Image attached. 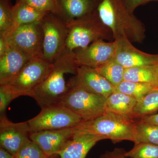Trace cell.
Returning a JSON list of instances; mask_svg holds the SVG:
<instances>
[{
	"label": "cell",
	"mask_w": 158,
	"mask_h": 158,
	"mask_svg": "<svg viewBox=\"0 0 158 158\" xmlns=\"http://www.w3.org/2000/svg\"><path fill=\"white\" fill-rule=\"evenodd\" d=\"M79 66L73 52H64L52 63L48 74L36 88L31 97L41 109L59 105L69 88L65 81V74L74 75Z\"/></svg>",
	"instance_id": "obj_2"
},
{
	"label": "cell",
	"mask_w": 158,
	"mask_h": 158,
	"mask_svg": "<svg viewBox=\"0 0 158 158\" xmlns=\"http://www.w3.org/2000/svg\"><path fill=\"white\" fill-rule=\"evenodd\" d=\"M106 98L78 88H69L59 105L69 109L84 121L93 120L106 113Z\"/></svg>",
	"instance_id": "obj_5"
},
{
	"label": "cell",
	"mask_w": 158,
	"mask_h": 158,
	"mask_svg": "<svg viewBox=\"0 0 158 158\" xmlns=\"http://www.w3.org/2000/svg\"><path fill=\"white\" fill-rule=\"evenodd\" d=\"M155 68L156 77V87L158 89V61L155 65Z\"/></svg>",
	"instance_id": "obj_35"
},
{
	"label": "cell",
	"mask_w": 158,
	"mask_h": 158,
	"mask_svg": "<svg viewBox=\"0 0 158 158\" xmlns=\"http://www.w3.org/2000/svg\"><path fill=\"white\" fill-rule=\"evenodd\" d=\"M31 129L28 121L15 123L7 116L0 118L1 147L15 156L27 140Z\"/></svg>",
	"instance_id": "obj_12"
},
{
	"label": "cell",
	"mask_w": 158,
	"mask_h": 158,
	"mask_svg": "<svg viewBox=\"0 0 158 158\" xmlns=\"http://www.w3.org/2000/svg\"><path fill=\"white\" fill-rule=\"evenodd\" d=\"M52 63L43 58L31 60L14 78L6 85L21 96H32L36 88L45 79L50 71Z\"/></svg>",
	"instance_id": "obj_9"
},
{
	"label": "cell",
	"mask_w": 158,
	"mask_h": 158,
	"mask_svg": "<svg viewBox=\"0 0 158 158\" xmlns=\"http://www.w3.org/2000/svg\"><path fill=\"white\" fill-rule=\"evenodd\" d=\"M12 8L15 20L13 28L22 25L40 22L48 13L37 10L21 0H19Z\"/></svg>",
	"instance_id": "obj_19"
},
{
	"label": "cell",
	"mask_w": 158,
	"mask_h": 158,
	"mask_svg": "<svg viewBox=\"0 0 158 158\" xmlns=\"http://www.w3.org/2000/svg\"><path fill=\"white\" fill-rule=\"evenodd\" d=\"M15 156L12 155L8 151L3 148L0 147V158H15Z\"/></svg>",
	"instance_id": "obj_34"
},
{
	"label": "cell",
	"mask_w": 158,
	"mask_h": 158,
	"mask_svg": "<svg viewBox=\"0 0 158 158\" xmlns=\"http://www.w3.org/2000/svg\"><path fill=\"white\" fill-rule=\"evenodd\" d=\"M126 156L129 158H158V145L135 143L131 149L126 151Z\"/></svg>",
	"instance_id": "obj_26"
},
{
	"label": "cell",
	"mask_w": 158,
	"mask_h": 158,
	"mask_svg": "<svg viewBox=\"0 0 158 158\" xmlns=\"http://www.w3.org/2000/svg\"><path fill=\"white\" fill-rule=\"evenodd\" d=\"M156 88V86L152 84L123 81L115 88L114 92H121L127 94L138 101Z\"/></svg>",
	"instance_id": "obj_24"
},
{
	"label": "cell",
	"mask_w": 158,
	"mask_h": 158,
	"mask_svg": "<svg viewBox=\"0 0 158 158\" xmlns=\"http://www.w3.org/2000/svg\"><path fill=\"white\" fill-rule=\"evenodd\" d=\"M152 1H158V0H150V2H152Z\"/></svg>",
	"instance_id": "obj_37"
},
{
	"label": "cell",
	"mask_w": 158,
	"mask_h": 158,
	"mask_svg": "<svg viewBox=\"0 0 158 158\" xmlns=\"http://www.w3.org/2000/svg\"><path fill=\"white\" fill-rule=\"evenodd\" d=\"M158 111V89L156 88L137 101L131 118L138 119L154 114Z\"/></svg>",
	"instance_id": "obj_20"
},
{
	"label": "cell",
	"mask_w": 158,
	"mask_h": 158,
	"mask_svg": "<svg viewBox=\"0 0 158 158\" xmlns=\"http://www.w3.org/2000/svg\"><path fill=\"white\" fill-rule=\"evenodd\" d=\"M137 102L136 99L127 94L114 92L106 98V113H116L131 117Z\"/></svg>",
	"instance_id": "obj_18"
},
{
	"label": "cell",
	"mask_w": 158,
	"mask_h": 158,
	"mask_svg": "<svg viewBox=\"0 0 158 158\" xmlns=\"http://www.w3.org/2000/svg\"><path fill=\"white\" fill-rule=\"evenodd\" d=\"M40 11L58 13V0H21Z\"/></svg>",
	"instance_id": "obj_29"
},
{
	"label": "cell",
	"mask_w": 158,
	"mask_h": 158,
	"mask_svg": "<svg viewBox=\"0 0 158 158\" xmlns=\"http://www.w3.org/2000/svg\"><path fill=\"white\" fill-rule=\"evenodd\" d=\"M77 126L61 129L31 132L30 139L37 144L48 157L57 154L77 131Z\"/></svg>",
	"instance_id": "obj_13"
},
{
	"label": "cell",
	"mask_w": 158,
	"mask_h": 158,
	"mask_svg": "<svg viewBox=\"0 0 158 158\" xmlns=\"http://www.w3.org/2000/svg\"><path fill=\"white\" fill-rule=\"evenodd\" d=\"M67 24L68 34L64 52L85 48L99 40L114 39L112 31L102 22L96 10L92 14Z\"/></svg>",
	"instance_id": "obj_4"
},
{
	"label": "cell",
	"mask_w": 158,
	"mask_h": 158,
	"mask_svg": "<svg viewBox=\"0 0 158 158\" xmlns=\"http://www.w3.org/2000/svg\"><path fill=\"white\" fill-rule=\"evenodd\" d=\"M117 43L116 40L106 42L96 40L84 48L73 51L77 64L95 69L115 59Z\"/></svg>",
	"instance_id": "obj_11"
},
{
	"label": "cell",
	"mask_w": 158,
	"mask_h": 158,
	"mask_svg": "<svg viewBox=\"0 0 158 158\" xmlns=\"http://www.w3.org/2000/svg\"><path fill=\"white\" fill-rule=\"evenodd\" d=\"M14 13L8 0H0V35H5L14 27Z\"/></svg>",
	"instance_id": "obj_25"
},
{
	"label": "cell",
	"mask_w": 158,
	"mask_h": 158,
	"mask_svg": "<svg viewBox=\"0 0 158 158\" xmlns=\"http://www.w3.org/2000/svg\"><path fill=\"white\" fill-rule=\"evenodd\" d=\"M136 122L127 115L106 113L93 120L83 121L77 126V131L101 136L113 143L123 141L135 142Z\"/></svg>",
	"instance_id": "obj_3"
},
{
	"label": "cell",
	"mask_w": 158,
	"mask_h": 158,
	"mask_svg": "<svg viewBox=\"0 0 158 158\" xmlns=\"http://www.w3.org/2000/svg\"><path fill=\"white\" fill-rule=\"evenodd\" d=\"M127 9L130 13L133 14L135 9L143 4L150 2V0H123Z\"/></svg>",
	"instance_id": "obj_31"
},
{
	"label": "cell",
	"mask_w": 158,
	"mask_h": 158,
	"mask_svg": "<svg viewBox=\"0 0 158 158\" xmlns=\"http://www.w3.org/2000/svg\"><path fill=\"white\" fill-rule=\"evenodd\" d=\"M117 47L115 59L125 68L155 65L158 61V54H148L136 48L126 38L116 40Z\"/></svg>",
	"instance_id": "obj_14"
},
{
	"label": "cell",
	"mask_w": 158,
	"mask_h": 158,
	"mask_svg": "<svg viewBox=\"0 0 158 158\" xmlns=\"http://www.w3.org/2000/svg\"><path fill=\"white\" fill-rule=\"evenodd\" d=\"M21 96L6 85H0V118L6 116L7 107L13 100Z\"/></svg>",
	"instance_id": "obj_28"
},
{
	"label": "cell",
	"mask_w": 158,
	"mask_h": 158,
	"mask_svg": "<svg viewBox=\"0 0 158 158\" xmlns=\"http://www.w3.org/2000/svg\"><path fill=\"white\" fill-rule=\"evenodd\" d=\"M124 81L136 83H147L156 86L155 65L125 68Z\"/></svg>",
	"instance_id": "obj_21"
},
{
	"label": "cell",
	"mask_w": 158,
	"mask_h": 158,
	"mask_svg": "<svg viewBox=\"0 0 158 158\" xmlns=\"http://www.w3.org/2000/svg\"><path fill=\"white\" fill-rule=\"evenodd\" d=\"M126 151L122 148H116L111 151H106L100 158H129L126 156Z\"/></svg>",
	"instance_id": "obj_30"
},
{
	"label": "cell",
	"mask_w": 158,
	"mask_h": 158,
	"mask_svg": "<svg viewBox=\"0 0 158 158\" xmlns=\"http://www.w3.org/2000/svg\"><path fill=\"white\" fill-rule=\"evenodd\" d=\"M9 44L5 37L0 35V57L6 54L9 48Z\"/></svg>",
	"instance_id": "obj_33"
},
{
	"label": "cell",
	"mask_w": 158,
	"mask_h": 158,
	"mask_svg": "<svg viewBox=\"0 0 158 158\" xmlns=\"http://www.w3.org/2000/svg\"><path fill=\"white\" fill-rule=\"evenodd\" d=\"M67 85L69 88H80L106 98L115 91V87L95 69L87 66H79Z\"/></svg>",
	"instance_id": "obj_10"
},
{
	"label": "cell",
	"mask_w": 158,
	"mask_h": 158,
	"mask_svg": "<svg viewBox=\"0 0 158 158\" xmlns=\"http://www.w3.org/2000/svg\"><path fill=\"white\" fill-rule=\"evenodd\" d=\"M3 36L9 45L31 59L43 58V32L41 21L17 26Z\"/></svg>",
	"instance_id": "obj_7"
},
{
	"label": "cell",
	"mask_w": 158,
	"mask_h": 158,
	"mask_svg": "<svg viewBox=\"0 0 158 158\" xmlns=\"http://www.w3.org/2000/svg\"><path fill=\"white\" fill-rule=\"evenodd\" d=\"M135 121V134L134 144L144 143L158 145V126L137 120Z\"/></svg>",
	"instance_id": "obj_23"
},
{
	"label": "cell",
	"mask_w": 158,
	"mask_h": 158,
	"mask_svg": "<svg viewBox=\"0 0 158 158\" xmlns=\"http://www.w3.org/2000/svg\"><path fill=\"white\" fill-rule=\"evenodd\" d=\"M95 69L115 88L124 81L125 68L115 59L97 67Z\"/></svg>",
	"instance_id": "obj_22"
},
{
	"label": "cell",
	"mask_w": 158,
	"mask_h": 158,
	"mask_svg": "<svg viewBox=\"0 0 158 158\" xmlns=\"http://www.w3.org/2000/svg\"></svg>",
	"instance_id": "obj_38"
},
{
	"label": "cell",
	"mask_w": 158,
	"mask_h": 158,
	"mask_svg": "<svg viewBox=\"0 0 158 158\" xmlns=\"http://www.w3.org/2000/svg\"><path fill=\"white\" fill-rule=\"evenodd\" d=\"M28 121L31 132L75 127L84 121L78 115L60 105L41 109L37 116Z\"/></svg>",
	"instance_id": "obj_8"
},
{
	"label": "cell",
	"mask_w": 158,
	"mask_h": 158,
	"mask_svg": "<svg viewBox=\"0 0 158 158\" xmlns=\"http://www.w3.org/2000/svg\"><path fill=\"white\" fill-rule=\"evenodd\" d=\"M57 15L66 23L85 17L95 11L98 0H58Z\"/></svg>",
	"instance_id": "obj_17"
},
{
	"label": "cell",
	"mask_w": 158,
	"mask_h": 158,
	"mask_svg": "<svg viewBox=\"0 0 158 158\" xmlns=\"http://www.w3.org/2000/svg\"><path fill=\"white\" fill-rule=\"evenodd\" d=\"M32 59L9 45L6 54L0 57V85L14 78Z\"/></svg>",
	"instance_id": "obj_16"
},
{
	"label": "cell",
	"mask_w": 158,
	"mask_h": 158,
	"mask_svg": "<svg viewBox=\"0 0 158 158\" xmlns=\"http://www.w3.org/2000/svg\"><path fill=\"white\" fill-rule=\"evenodd\" d=\"M15 158H48L37 144L29 139L19 151Z\"/></svg>",
	"instance_id": "obj_27"
},
{
	"label": "cell",
	"mask_w": 158,
	"mask_h": 158,
	"mask_svg": "<svg viewBox=\"0 0 158 158\" xmlns=\"http://www.w3.org/2000/svg\"><path fill=\"white\" fill-rule=\"evenodd\" d=\"M57 156V154L54 155L53 156H52L48 158H56Z\"/></svg>",
	"instance_id": "obj_36"
},
{
	"label": "cell",
	"mask_w": 158,
	"mask_h": 158,
	"mask_svg": "<svg viewBox=\"0 0 158 158\" xmlns=\"http://www.w3.org/2000/svg\"><path fill=\"white\" fill-rule=\"evenodd\" d=\"M102 140L104 139L101 136L77 130L57 154L56 158H86L91 148Z\"/></svg>",
	"instance_id": "obj_15"
},
{
	"label": "cell",
	"mask_w": 158,
	"mask_h": 158,
	"mask_svg": "<svg viewBox=\"0 0 158 158\" xmlns=\"http://www.w3.org/2000/svg\"><path fill=\"white\" fill-rule=\"evenodd\" d=\"M43 32V58L52 63L65 50L68 24L56 14L48 12L41 21Z\"/></svg>",
	"instance_id": "obj_6"
},
{
	"label": "cell",
	"mask_w": 158,
	"mask_h": 158,
	"mask_svg": "<svg viewBox=\"0 0 158 158\" xmlns=\"http://www.w3.org/2000/svg\"><path fill=\"white\" fill-rule=\"evenodd\" d=\"M97 12L113 33L114 40L126 38L141 43L145 37L144 25L127 9L123 0H98Z\"/></svg>",
	"instance_id": "obj_1"
},
{
	"label": "cell",
	"mask_w": 158,
	"mask_h": 158,
	"mask_svg": "<svg viewBox=\"0 0 158 158\" xmlns=\"http://www.w3.org/2000/svg\"><path fill=\"white\" fill-rule=\"evenodd\" d=\"M135 120H138V121L145 123L158 126V114H153L150 116H145V117L135 119Z\"/></svg>",
	"instance_id": "obj_32"
}]
</instances>
